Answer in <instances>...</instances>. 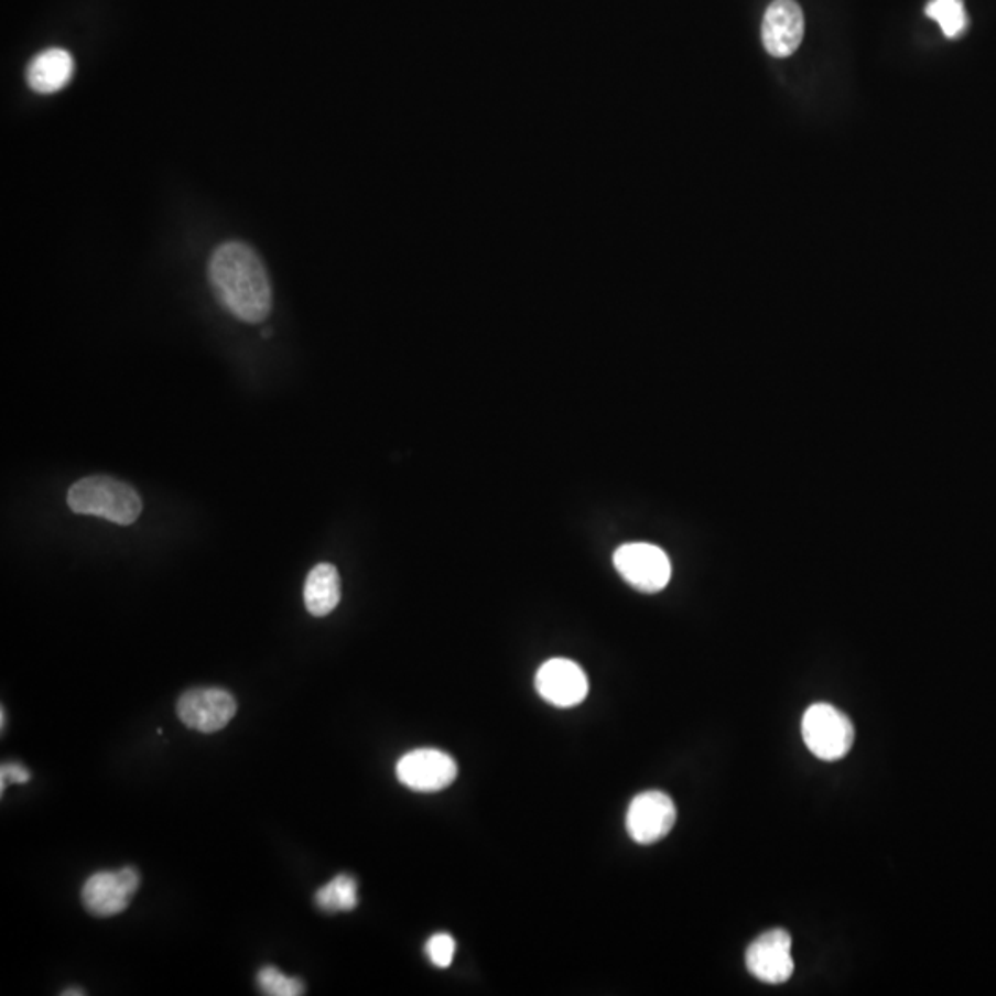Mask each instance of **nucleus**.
I'll return each mask as SVG.
<instances>
[{"label":"nucleus","mask_w":996,"mask_h":996,"mask_svg":"<svg viewBox=\"0 0 996 996\" xmlns=\"http://www.w3.org/2000/svg\"><path fill=\"white\" fill-rule=\"evenodd\" d=\"M209 281L227 312L246 323H261L272 312V284L256 249L243 242H226L215 249Z\"/></svg>","instance_id":"1"},{"label":"nucleus","mask_w":996,"mask_h":996,"mask_svg":"<svg viewBox=\"0 0 996 996\" xmlns=\"http://www.w3.org/2000/svg\"><path fill=\"white\" fill-rule=\"evenodd\" d=\"M67 505L78 516L102 517L115 524H133L142 511L139 492L111 476H89L73 484Z\"/></svg>","instance_id":"2"},{"label":"nucleus","mask_w":996,"mask_h":996,"mask_svg":"<svg viewBox=\"0 0 996 996\" xmlns=\"http://www.w3.org/2000/svg\"><path fill=\"white\" fill-rule=\"evenodd\" d=\"M801 733L810 754L826 762L844 759L855 744L856 735L849 716L829 703H815L806 708Z\"/></svg>","instance_id":"3"},{"label":"nucleus","mask_w":996,"mask_h":996,"mask_svg":"<svg viewBox=\"0 0 996 996\" xmlns=\"http://www.w3.org/2000/svg\"><path fill=\"white\" fill-rule=\"evenodd\" d=\"M618 574L640 593H659L669 585L672 565L669 555L650 543L622 544L613 555Z\"/></svg>","instance_id":"4"},{"label":"nucleus","mask_w":996,"mask_h":996,"mask_svg":"<svg viewBox=\"0 0 996 996\" xmlns=\"http://www.w3.org/2000/svg\"><path fill=\"white\" fill-rule=\"evenodd\" d=\"M678 820V809L670 795L648 790L629 803L626 829L635 844L651 845L669 836Z\"/></svg>","instance_id":"5"},{"label":"nucleus","mask_w":996,"mask_h":996,"mask_svg":"<svg viewBox=\"0 0 996 996\" xmlns=\"http://www.w3.org/2000/svg\"><path fill=\"white\" fill-rule=\"evenodd\" d=\"M141 886V875L136 867H122L119 872L95 873L82 889V900L97 918H113L130 906V900Z\"/></svg>","instance_id":"6"},{"label":"nucleus","mask_w":996,"mask_h":996,"mask_svg":"<svg viewBox=\"0 0 996 996\" xmlns=\"http://www.w3.org/2000/svg\"><path fill=\"white\" fill-rule=\"evenodd\" d=\"M397 779L413 792H440L451 787L458 776L456 760L440 749H413L401 757Z\"/></svg>","instance_id":"7"},{"label":"nucleus","mask_w":996,"mask_h":996,"mask_svg":"<svg viewBox=\"0 0 996 996\" xmlns=\"http://www.w3.org/2000/svg\"><path fill=\"white\" fill-rule=\"evenodd\" d=\"M746 967L765 984H784L792 978V938L787 930L776 929L759 935L747 946Z\"/></svg>","instance_id":"8"},{"label":"nucleus","mask_w":996,"mask_h":996,"mask_svg":"<svg viewBox=\"0 0 996 996\" xmlns=\"http://www.w3.org/2000/svg\"><path fill=\"white\" fill-rule=\"evenodd\" d=\"M235 714V697L221 689H193L177 702V716L183 724L205 735L224 729Z\"/></svg>","instance_id":"9"},{"label":"nucleus","mask_w":996,"mask_h":996,"mask_svg":"<svg viewBox=\"0 0 996 996\" xmlns=\"http://www.w3.org/2000/svg\"><path fill=\"white\" fill-rule=\"evenodd\" d=\"M535 689L544 702L560 708L576 707L589 694V680L576 662L550 659L535 675Z\"/></svg>","instance_id":"10"},{"label":"nucleus","mask_w":996,"mask_h":996,"mask_svg":"<svg viewBox=\"0 0 996 996\" xmlns=\"http://www.w3.org/2000/svg\"><path fill=\"white\" fill-rule=\"evenodd\" d=\"M804 35L803 10L795 0H773L762 21V45L773 57L792 56Z\"/></svg>","instance_id":"11"},{"label":"nucleus","mask_w":996,"mask_h":996,"mask_svg":"<svg viewBox=\"0 0 996 996\" xmlns=\"http://www.w3.org/2000/svg\"><path fill=\"white\" fill-rule=\"evenodd\" d=\"M74 73V59L63 48H46L29 63L26 82L40 95H52L67 86Z\"/></svg>","instance_id":"12"},{"label":"nucleus","mask_w":996,"mask_h":996,"mask_svg":"<svg viewBox=\"0 0 996 996\" xmlns=\"http://www.w3.org/2000/svg\"><path fill=\"white\" fill-rule=\"evenodd\" d=\"M305 606L312 617H327L335 611L342 598L340 574L335 565L320 563L306 576L303 589Z\"/></svg>","instance_id":"13"},{"label":"nucleus","mask_w":996,"mask_h":996,"mask_svg":"<svg viewBox=\"0 0 996 996\" xmlns=\"http://www.w3.org/2000/svg\"><path fill=\"white\" fill-rule=\"evenodd\" d=\"M358 905V884L351 875H338L317 889L316 906L325 913L351 911Z\"/></svg>","instance_id":"14"},{"label":"nucleus","mask_w":996,"mask_h":996,"mask_svg":"<svg viewBox=\"0 0 996 996\" xmlns=\"http://www.w3.org/2000/svg\"><path fill=\"white\" fill-rule=\"evenodd\" d=\"M927 15L940 24L946 37H956L967 26V15L963 0H932L927 7Z\"/></svg>","instance_id":"15"},{"label":"nucleus","mask_w":996,"mask_h":996,"mask_svg":"<svg viewBox=\"0 0 996 996\" xmlns=\"http://www.w3.org/2000/svg\"><path fill=\"white\" fill-rule=\"evenodd\" d=\"M259 987L264 995L270 996H300L305 993V985L300 978L286 976L275 967H264L257 976Z\"/></svg>","instance_id":"16"},{"label":"nucleus","mask_w":996,"mask_h":996,"mask_svg":"<svg viewBox=\"0 0 996 996\" xmlns=\"http://www.w3.org/2000/svg\"><path fill=\"white\" fill-rule=\"evenodd\" d=\"M425 952L429 960L436 967L447 968L454 960L456 941H454L453 935L440 932V934H434L431 940L426 941Z\"/></svg>","instance_id":"17"},{"label":"nucleus","mask_w":996,"mask_h":996,"mask_svg":"<svg viewBox=\"0 0 996 996\" xmlns=\"http://www.w3.org/2000/svg\"><path fill=\"white\" fill-rule=\"evenodd\" d=\"M30 781V771L24 768L23 765H18V762H8V765L2 766V770H0V787H2V792H4V788L10 782H15V784H26Z\"/></svg>","instance_id":"18"},{"label":"nucleus","mask_w":996,"mask_h":996,"mask_svg":"<svg viewBox=\"0 0 996 996\" xmlns=\"http://www.w3.org/2000/svg\"><path fill=\"white\" fill-rule=\"evenodd\" d=\"M63 995H65V996H71V995H78V996H79V995H86V990H84V989H76V990L67 989V990H65V993H63Z\"/></svg>","instance_id":"19"}]
</instances>
